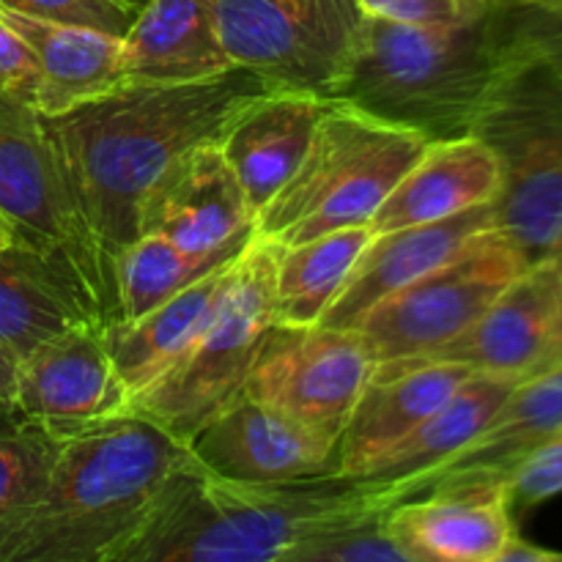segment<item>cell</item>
Segmentation results:
<instances>
[{"label":"cell","instance_id":"cell-1","mask_svg":"<svg viewBox=\"0 0 562 562\" xmlns=\"http://www.w3.org/2000/svg\"><path fill=\"white\" fill-rule=\"evenodd\" d=\"M267 88L261 77L234 66L192 82H124L69 113L44 115L82 212L113 261L137 236L148 187L198 143L217 140Z\"/></svg>","mask_w":562,"mask_h":562},{"label":"cell","instance_id":"cell-2","mask_svg":"<svg viewBox=\"0 0 562 562\" xmlns=\"http://www.w3.org/2000/svg\"><path fill=\"white\" fill-rule=\"evenodd\" d=\"M190 459L132 412L64 434L38 499L0 538V562H115Z\"/></svg>","mask_w":562,"mask_h":562},{"label":"cell","instance_id":"cell-3","mask_svg":"<svg viewBox=\"0 0 562 562\" xmlns=\"http://www.w3.org/2000/svg\"><path fill=\"white\" fill-rule=\"evenodd\" d=\"M527 47L521 11L492 9L459 25L366 16L329 99L426 140L472 135L494 86Z\"/></svg>","mask_w":562,"mask_h":562},{"label":"cell","instance_id":"cell-4","mask_svg":"<svg viewBox=\"0 0 562 562\" xmlns=\"http://www.w3.org/2000/svg\"><path fill=\"white\" fill-rule=\"evenodd\" d=\"M382 505L368 477L231 483L187 461L115 562H289L311 532L346 510Z\"/></svg>","mask_w":562,"mask_h":562},{"label":"cell","instance_id":"cell-5","mask_svg":"<svg viewBox=\"0 0 562 562\" xmlns=\"http://www.w3.org/2000/svg\"><path fill=\"white\" fill-rule=\"evenodd\" d=\"M426 137L333 99L300 168L258 212L256 234L296 245L349 225H371Z\"/></svg>","mask_w":562,"mask_h":562},{"label":"cell","instance_id":"cell-6","mask_svg":"<svg viewBox=\"0 0 562 562\" xmlns=\"http://www.w3.org/2000/svg\"><path fill=\"white\" fill-rule=\"evenodd\" d=\"M472 135L503 168L494 223L527 261L552 256L562 239V75L527 47L505 69Z\"/></svg>","mask_w":562,"mask_h":562},{"label":"cell","instance_id":"cell-7","mask_svg":"<svg viewBox=\"0 0 562 562\" xmlns=\"http://www.w3.org/2000/svg\"><path fill=\"white\" fill-rule=\"evenodd\" d=\"M0 214L16 239L69 274L97 322H115L113 256L82 212L44 115L14 99H0Z\"/></svg>","mask_w":562,"mask_h":562},{"label":"cell","instance_id":"cell-8","mask_svg":"<svg viewBox=\"0 0 562 562\" xmlns=\"http://www.w3.org/2000/svg\"><path fill=\"white\" fill-rule=\"evenodd\" d=\"M274 322L272 241L256 234L212 322L151 384L132 395L130 412L190 445L214 415L245 395L263 335Z\"/></svg>","mask_w":562,"mask_h":562},{"label":"cell","instance_id":"cell-9","mask_svg":"<svg viewBox=\"0 0 562 562\" xmlns=\"http://www.w3.org/2000/svg\"><path fill=\"white\" fill-rule=\"evenodd\" d=\"M231 64L269 88L329 99L366 14L355 0H203Z\"/></svg>","mask_w":562,"mask_h":562},{"label":"cell","instance_id":"cell-10","mask_svg":"<svg viewBox=\"0 0 562 562\" xmlns=\"http://www.w3.org/2000/svg\"><path fill=\"white\" fill-rule=\"evenodd\" d=\"M527 263L503 231L488 228L448 261L373 305L355 329L376 366L431 355L464 333Z\"/></svg>","mask_w":562,"mask_h":562},{"label":"cell","instance_id":"cell-11","mask_svg":"<svg viewBox=\"0 0 562 562\" xmlns=\"http://www.w3.org/2000/svg\"><path fill=\"white\" fill-rule=\"evenodd\" d=\"M373 371L376 360L357 329L274 322L263 335L245 395L340 442Z\"/></svg>","mask_w":562,"mask_h":562},{"label":"cell","instance_id":"cell-12","mask_svg":"<svg viewBox=\"0 0 562 562\" xmlns=\"http://www.w3.org/2000/svg\"><path fill=\"white\" fill-rule=\"evenodd\" d=\"M461 362L519 382L562 366V274L552 258L527 263L461 335L398 362Z\"/></svg>","mask_w":562,"mask_h":562},{"label":"cell","instance_id":"cell-13","mask_svg":"<svg viewBox=\"0 0 562 562\" xmlns=\"http://www.w3.org/2000/svg\"><path fill=\"white\" fill-rule=\"evenodd\" d=\"M102 327L99 322H80L22 357L14 412L58 437L130 415L132 393L110 357Z\"/></svg>","mask_w":562,"mask_h":562},{"label":"cell","instance_id":"cell-14","mask_svg":"<svg viewBox=\"0 0 562 562\" xmlns=\"http://www.w3.org/2000/svg\"><path fill=\"white\" fill-rule=\"evenodd\" d=\"M187 448L198 467L231 483L263 486L340 475L338 439L311 431L247 395L214 415Z\"/></svg>","mask_w":562,"mask_h":562},{"label":"cell","instance_id":"cell-15","mask_svg":"<svg viewBox=\"0 0 562 562\" xmlns=\"http://www.w3.org/2000/svg\"><path fill=\"white\" fill-rule=\"evenodd\" d=\"M140 234L187 252L245 247L256 236V212L217 140L198 143L148 187L137 209Z\"/></svg>","mask_w":562,"mask_h":562},{"label":"cell","instance_id":"cell-16","mask_svg":"<svg viewBox=\"0 0 562 562\" xmlns=\"http://www.w3.org/2000/svg\"><path fill=\"white\" fill-rule=\"evenodd\" d=\"M387 508V527L409 562H499L514 541L505 481H445Z\"/></svg>","mask_w":562,"mask_h":562},{"label":"cell","instance_id":"cell-17","mask_svg":"<svg viewBox=\"0 0 562 562\" xmlns=\"http://www.w3.org/2000/svg\"><path fill=\"white\" fill-rule=\"evenodd\" d=\"M333 99L294 88H267L252 97L217 137L252 212H261L300 168Z\"/></svg>","mask_w":562,"mask_h":562},{"label":"cell","instance_id":"cell-18","mask_svg":"<svg viewBox=\"0 0 562 562\" xmlns=\"http://www.w3.org/2000/svg\"><path fill=\"white\" fill-rule=\"evenodd\" d=\"M472 368L461 362H382L362 390L338 442L340 475L362 477L412 428L437 412Z\"/></svg>","mask_w":562,"mask_h":562},{"label":"cell","instance_id":"cell-19","mask_svg":"<svg viewBox=\"0 0 562 562\" xmlns=\"http://www.w3.org/2000/svg\"><path fill=\"white\" fill-rule=\"evenodd\" d=\"M488 228H497L494 203L467 209L456 217L437 220V223L406 225V228L387 231V234H373V239L362 250L360 261L346 278L340 294L324 313L322 324L355 329L357 322L373 305L409 285L412 280L431 272L434 267L456 256L472 236Z\"/></svg>","mask_w":562,"mask_h":562},{"label":"cell","instance_id":"cell-20","mask_svg":"<svg viewBox=\"0 0 562 562\" xmlns=\"http://www.w3.org/2000/svg\"><path fill=\"white\" fill-rule=\"evenodd\" d=\"M503 190V168L477 135L428 140L420 157L373 214V234L437 223L475 206H488Z\"/></svg>","mask_w":562,"mask_h":562},{"label":"cell","instance_id":"cell-21","mask_svg":"<svg viewBox=\"0 0 562 562\" xmlns=\"http://www.w3.org/2000/svg\"><path fill=\"white\" fill-rule=\"evenodd\" d=\"M0 20L31 47L38 66L36 110L60 115L124 86L121 36L88 25L0 9Z\"/></svg>","mask_w":562,"mask_h":562},{"label":"cell","instance_id":"cell-22","mask_svg":"<svg viewBox=\"0 0 562 562\" xmlns=\"http://www.w3.org/2000/svg\"><path fill=\"white\" fill-rule=\"evenodd\" d=\"M562 431V366L525 379L505 398L488 426L461 453L417 481V494L445 481H505L510 472Z\"/></svg>","mask_w":562,"mask_h":562},{"label":"cell","instance_id":"cell-23","mask_svg":"<svg viewBox=\"0 0 562 562\" xmlns=\"http://www.w3.org/2000/svg\"><path fill=\"white\" fill-rule=\"evenodd\" d=\"M519 379L475 371L437 412L412 428L362 477L384 486L387 505L409 499L417 481L453 459L488 426Z\"/></svg>","mask_w":562,"mask_h":562},{"label":"cell","instance_id":"cell-24","mask_svg":"<svg viewBox=\"0 0 562 562\" xmlns=\"http://www.w3.org/2000/svg\"><path fill=\"white\" fill-rule=\"evenodd\" d=\"M121 44L126 82H192L234 69L203 0H146Z\"/></svg>","mask_w":562,"mask_h":562},{"label":"cell","instance_id":"cell-25","mask_svg":"<svg viewBox=\"0 0 562 562\" xmlns=\"http://www.w3.org/2000/svg\"><path fill=\"white\" fill-rule=\"evenodd\" d=\"M236 263L239 258L212 269L135 322L104 324V344L132 395L151 384L212 322L234 283Z\"/></svg>","mask_w":562,"mask_h":562},{"label":"cell","instance_id":"cell-26","mask_svg":"<svg viewBox=\"0 0 562 562\" xmlns=\"http://www.w3.org/2000/svg\"><path fill=\"white\" fill-rule=\"evenodd\" d=\"M80 322L97 318L58 263L25 241L0 247V346L5 351L22 360Z\"/></svg>","mask_w":562,"mask_h":562},{"label":"cell","instance_id":"cell-27","mask_svg":"<svg viewBox=\"0 0 562 562\" xmlns=\"http://www.w3.org/2000/svg\"><path fill=\"white\" fill-rule=\"evenodd\" d=\"M373 239L371 225H349L296 245H274V316L280 324H318L362 250Z\"/></svg>","mask_w":562,"mask_h":562},{"label":"cell","instance_id":"cell-28","mask_svg":"<svg viewBox=\"0 0 562 562\" xmlns=\"http://www.w3.org/2000/svg\"><path fill=\"white\" fill-rule=\"evenodd\" d=\"M250 245V241H247ZM245 245V247H247ZM245 247L217 252H187L157 234H140L115 252V322H135L195 283L212 269L234 261Z\"/></svg>","mask_w":562,"mask_h":562},{"label":"cell","instance_id":"cell-29","mask_svg":"<svg viewBox=\"0 0 562 562\" xmlns=\"http://www.w3.org/2000/svg\"><path fill=\"white\" fill-rule=\"evenodd\" d=\"M60 437L42 423L0 412V538L42 494Z\"/></svg>","mask_w":562,"mask_h":562},{"label":"cell","instance_id":"cell-30","mask_svg":"<svg viewBox=\"0 0 562 562\" xmlns=\"http://www.w3.org/2000/svg\"><path fill=\"white\" fill-rule=\"evenodd\" d=\"M289 562H409L387 527V508L362 505L335 516L291 552Z\"/></svg>","mask_w":562,"mask_h":562},{"label":"cell","instance_id":"cell-31","mask_svg":"<svg viewBox=\"0 0 562 562\" xmlns=\"http://www.w3.org/2000/svg\"><path fill=\"white\" fill-rule=\"evenodd\" d=\"M0 9L42 16V20L99 27L113 36H124L137 14V9L126 5L124 0H0Z\"/></svg>","mask_w":562,"mask_h":562},{"label":"cell","instance_id":"cell-32","mask_svg":"<svg viewBox=\"0 0 562 562\" xmlns=\"http://www.w3.org/2000/svg\"><path fill=\"white\" fill-rule=\"evenodd\" d=\"M562 494V431L532 450L508 477L510 508L530 510Z\"/></svg>","mask_w":562,"mask_h":562},{"label":"cell","instance_id":"cell-33","mask_svg":"<svg viewBox=\"0 0 562 562\" xmlns=\"http://www.w3.org/2000/svg\"><path fill=\"white\" fill-rule=\"evenodd\" d=\"M366 16L390 22H409V25H459L488 9L483 0H355Z\"/></svg>","mask_w":562,"mask_h":562},{"label":"cell","instance_id":"cell-34","mask_svg":"<svg viewBox=\"0 0 562 562\" xmlns=\"http://www.w3.org/2000/svg\"><path fill=\"white\" fill-rule=\"evenodd\" d=\"M38 66L31 47L0 20V99L36 108Z\"/></svg>","mask_w":562,"mask_h":562},{"label":"cell","instance_id":"cell-35","mask_svg":"<svg viewBox=\"0 0 562 562\" xmlns=\"http://www.w3.org/2000/svg\"><path fill=\"white\" fill-rule=\"evenodd\" d=\"M521 25L530 47L562 75V0L552 11H521Z\"/></svg>","mask_w":562,"mask_h":562},{"label":"cell","instance_id":"cell-36","mask_svg":"<svg viewBox=\"0 0 562 562\" xmlns=\"http://www.w3.org/2000/svg\"><path fill=\"white\" fill-rule=\"evenodd\" d=\"M16 366H20V360L0 346V412L14 409Z\"/></svg>","mask_w":562,"mask_h":562},{"label":"cell","instance_id":"cell-37","mask_svg":"<svg viewBox=\"0 0 562 562\" xmlns=\"http://www.w3.org/2000/svg\"><path fill=\"white\" fill-rule=\"evenodd\" d=\"M488 9L497 11H552L560 0H483Z\"/></svg>","mask_w":562,"mask_h":562},{"label":"cell","instance_id":"cell-38","mask_svg":"<svg viewBox=\"0 0 562 562\" xmlns=\"http://www.w3.org/2000/svg\"><path fill=\"white\" fill-rule=\"evenodd\" d=\"M14 241H20V239H16L14 225H11L9 220L0 214V247H9V245H14Z\"/></svg>","mask_w":562,"mask_h":562},{"label":"cell","instance_id":"cell-39","mask_svg":"<svg viewBox=\"0 0 562 562\" xmlns=\"http://www.w3.org/2000/svg\"><path fill=\"white\" fill-rule=\"evenodd\" d=\"M549 258H552V261L558 263V269H560V274H562V239L558 241V247H554L552 256H549Z\"/></svg>","mask_w":562,"mask_h":562},{"label":"cell","instance_id":"cell-40","mask_svg":"<svg viewBox=\"0 0 562 562\" xmlns=\"http://www.w3.org/2000/svg\"><path fill=\"white\" fill-rule=\"evenodd\" d=\"M124 3H126V5H132V9H140V5L146 3V0H124Z\"/></svg>","mask_w":562,"mask_h":562}]
</instances>
